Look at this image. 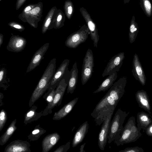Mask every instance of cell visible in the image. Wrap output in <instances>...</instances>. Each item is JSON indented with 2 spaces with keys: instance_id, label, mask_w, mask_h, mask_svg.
Here are the masks:
<instances>
[{
  "instance_id": "cell-4",
  "label": "cell",
  "mask_w": 152,
  "mask_h": 152,
  "mask_svg": "<svg viewBox=\"0 0 152 152\" xmlns=\"http://www.w3.org/2000/svg\"><path fill=\"white\" fill-rule=\"evenodd\" d=\"M129 113V112L127 113L118 109L115 114L109 128L107 137V142L109 144L119 139L124 129L123 125Z\"/></svg>"
},
{
  "instance_id": "cell-5",
  "label": "cell",
  "mask_w": 152,
  "mask_h": 152,
  "mask_svg": "<svg viewBox=\"0 0 152 152\" xmlns=\"http://www.w3.org/2000/svg\"><path fill=\"white\" fill-rule=\"evenodd\" d=\"M89 32L88 28L86 24L80 29L70 34L65 42L66 46L71 48H75L87 39Z\"/></svg>"
},
{
  "instance_id": "cell-39",
  "label": "cell",
  "mask_w": 152,
  "mask_h": 152,
  "mask_svg": "<svg viewBox=\"0 0 152 152\" xmlns=\"http://www.w3.org/2000/svg\"><path fill=\"white\" fill-rule=\"evenodd\" d=\"M32 7L31 6H29L26 7L24 10V12L25 13H29L32 8Z\"/></svg>"
},
{
  "instance_id": "cell-33",
  "label": "cell",
  "mask_w": 152,
  "mask_h": 152,
  "mask_svg": "<svg viewBox=\"0 0 152 152\" xmlns=\"http://www.w3.org/2000/svg\"><path fill=\"white\" fill-rule=\"evenodd\" d=\"M143 149L138 146L127 147L124 149L121 150L119 152H144Z\"/></svg>"
},
{
  "instance_id": "cell-19",
  "label": "cell",
  "mask_w": 152,
  "mask_h": 152,
  "mask_svg": "<svg viewBox=\"0 0 152 152\" xmlns=\"http://www.w3.org/2000/svg\"><path fill=\"white\" fill-rule=\"evenodd\" d=\"M78 100V98L76 97L64 105L58 111L54 113L53 119L59 120L65 117L72 110Z\"/></svg>"
},
{
  "instance_id": "cell-42",
  "label": "cell",
  "mask_w": 152,
  "mask_h": 152,
  "mask_svg": "<svg viewBox=\"0 0 152 152\" xmlns=\"http://www.w3.org/2000/svg\"><path fill=\"white\" fill-rule=\"evenodd\" d=\"M3 35L1 34H0V47L3 43Z\"/></svg>"
},
{
  "instance_id": "cell-29",
  "label": "cell",
  "mask_w": 152,
  "mask_h": 152,
  "mask_svg": "<svg viewBox=\"0 0 152 152\" xmlns=\"http://www.w3.org/2000/svg\"><path fill=\"white\" fill-rule=\"evenodd\" d=\"M7 71L5 68H2L0 70V87L4 90L7 89L9 86L8 82L6 78Z\"/></svg>"
},
{
  "instance_id": "cell-6",
  "label": "cell",
  "mask_w": 152,
  "mask_h": 152,
  "mask_svg": "<svg viewBox=\"0 0 152 152\" xmlns=\"http://www.w3.org/2000/svg\"><path fill=\"white\" fill-rule=\"evenodd\" d=\"M68 82L65 78H63L56 89V93L53 102L49 105H47L43 111V116H45L52 113V109L55 106L61 104L63 96L67 87Z\"/></svg>"
},
{
  "instance_id": "cell-40",
  "label": "cell",
  "mask_w": 152,
  "mask_h": 152,
  "mask_svg": "<svg viewBox=\"0 0 152 152\" xmlns=\"http://www.w3.org/2000/svg\"><path fill=\"white\" fill-rule=\"evenodd\" d=\"M86 143H85L82 145L80 146V151H79V152H85L86 151L84 150V148L85 147V146L86 145Z\"/></svg>"
},
{
  "instance_id": "cell-37",
  "label": "cell",
  "mask_w": 152,
  "mask_h": 152,
  "mask_svg": "<svg viewBox=\"0 0 152 152\" xmlns=\"http://www.w3.org/2000/svg\"><path fill=\"white\" fill-rule=\"evenodd\" d=\"M40 10V7H36L32 9L29 12V13L32 15H36L39 12Z\"/></svg>"
},
{
  "instance_id": "cell-25",
  "label": "cell",
  "mask_w": 152,
  "mask_h": 152,
  "mask_svg": "<svg viewBox=\"0 0 152 152\" xmlns=\"http://www.w3.org/2000/svg\"><path fill=\"white\" fill-rule=\"evenodd\" d=\"M138 31V24L135 21L134 16H133L131 21L129 33V42L131 44L134 42L135 41Z\"/></svg>"
},
{
  "instance_id": "cell-22",
  "label": "cell",
  "mask_w": 152,
  "mask_h": 152,
  "mask_svg": "<svg viewBox=\"0 0 152 152\" xmlns=\"http://www.w3.org/2000/svg\"><path fill=\"white\" fill-rule=\"evenodd\" d=\"M37 109V106L33 105L31 108L25 113L23 122L25 125L32 122L36 121L43 116V111L40 112H37L36 111Z\"/></svg>"
},
{
  "instance_id": "cell-28",
  "label": "cell",
  "mask_w": 152,
  "mask_h": 152,
  "mask_svg": "<svg viewBox=\"0 0 152 152\" xmlns=\"http://www.w3.org/2000/svg\"><path fill=\"white\" fill-rule=\"evenodd\" d=\"M64 8L66 16L68 19H70L73 15L74 10L72 2L69 0L66 1L65 2Z\"/></svg>"
},
{
  "instance_id": "cell-35",
  "label": "cell",
  "mask_w": 152,
  "mask_h": 152,
  "mask_svg": "<svg viewBox=\"0 0 152 152\" xmlns=\"http://www.w3.org/2000/svg\"><path fill=\"white\" fill-rule=\"evenodd\" d=\"M9 25L13 28L20 32L23 31L25 29L24 27L22 25L16 23L12 22L9 23Z\"/></svg>"
},
{
  "instance_id": "cell-3",
  "label": "cell",
  "mask_w": 152,
  "mask_h": 152,
  "mask_svg": "<svg viewBox=\"0 0 152 152\" xmlns=\"http://www.w3.org/2000/svg\"><path fill=\"white\" fill-rule=\"evenodd\" d=\"M136 125L135 117H130L124 127L119 139L114 142L117 146L136 141L142 135Z\"/></svg>"
},
{
  "instance_id": "cell-1",
  "label": "cell",
  "mask_w": 152,
  "mask_h": 152,
  "mask_svg": "<svg viewBox=\"0 0 152 152\" xmlns=\"http://www.w3.org/2000/svg\"><path fill=\"white\" fill-rule=\"evenodd\" d=\"M127 82L124 76L115 82L105 95L98 103L91 114L97 125L102 124L104 117L110 112L115 110L119 101L125 93Z\"/></svg>"
},
{
  "instance_id": "cell-30",
  "label": "cell",
  "mask_w": 152,
  "mask_h": 152,
  "mask_svg": "<svg viewBox=\"0 0 152 152\" xmlns=\"http://www.w3.org/2000/svg\"><path fill=\"white\" fill-rule=\"evenodd\" d=\"M48 91L44 95L43 98L45 99L48 105L50 104L53 101L56 93L55 88H49Z\"/></svg>"
},
{
  "instance_id": "cell-13",
  "label": "cell",
  "mask_w": 152,
  "mask_h": 152,
  "mask_svg": "<svg viewBox=\"0 0 152 152\" xmlns=\"http://www.w3.org/2000/svg\"><path fill=\"white\" fill-rule=\"evenodd\" d=\"M26 43V39L24 38L19 35H12L10 39L7 49L10 52H20L24 50Z\"/></svg>"
},
{
  "instance_id": "cell-17",
  "label": "cell",
  "mask_w": 152,
  "mask_h": 152,
  "mask_svg": "<svg viewBox=\"0 0 152 152\" xmlns=\"http://www.w3.org/2000/svg\"><path fill=\"white\" fill-rule=\"evenodd\" d=\"M60 138V135L57 132L47 135L42 142V152L49 151L57 143Z\"/></svg>"
},
{
  "instance_id": "cell-15",
  "label": "cell",
  "mask_w": 152,
  "mask_h": 152,
  "mask_svg": "<svg viewBox=\"0 0 152 152\" xmlns=\"http://www.w3.org/2000/svg\"><path fill=\"white\" fill-rule=\"evenodd\" d=\"M49 45V43H46L35 52L27 67L26 72L32 71L39 65L41 61L44 58V56Z\"/></svg>"
},
{
  "instance_id": "cell-8",
  "label": "cell",
  "mask_w": 152,
  "mask_h": 152,
  "mask_svg": "<svg viewBox=\"0 0 152 152\" xmlns=\"http://www.w3.org/2000/svg\"><path fill=\"white\" fill-rule=\"evenodd\" d=\"M69 60L64 59L56 71L50 82L48 88H55L63 78L69 80L70 76V71L68 69Z\"/></svg>"
},
{
  "instance_id": "cell-21",
  "label": "cell",
  "mask_w": 152,
  "mask_h": 152,
  "mask_svg": "<svg viewBox=\"0 0 152 152\" xmlns=\"http://www.w3.org/2000/svg\"><path fill=\"white\" fill-rule=\"evenodd\" d=\"M137 128L140 131L142 129L145 130L152 123V119L150 115L143 111L138 112L137 115Z\"/></svg>"
},
{
  "instance_id": "cell-36",
  "label": "cell",
  "mask_w": 152,
  "mask_h": 152,
  "mask_svg": "<svg viewBox=\"0 0 152 152\" xmlns=\"http://www.w3.org/2000/svg\"><path fill=\"white\" fill-rule=\"evenodd\" d=\"M145 130L147 135L152 137V123L150 124Z\"/></svg>"
},
{
  "instance_id": "cell-31",
  "label": "cell",
  "mask_w": 152,
  "mask_h": 152,
  "mask_svg": "<svg viewBox=\"0 0 152 152\" xmlns=\"http://www.w3.org/2000/svg\"><path fill=\"white\" fill-rule=\"evenodd\" d=\"M53 13V11H50L49 13V14L48 15V17L46 19L45 21L42 28V34L45 33L48 29Z\"/></svg>"
},
{
  "instance_id": "cell-7",
  "label": "cell",
  "mask_w": 152,
  "mask_h": 152,
  "mask_svg": "<svg viewBox=\"0 0 152 152\" xmlns=\"http://www.w3.org/2000/svg\"><path fill=\"white\" fill-rule=\"evenodd\" d=\"M94 66V57L92 50L88 49L83 59L81 71V80L84 85L92 76Z\"/></svg>"
},
{
  "instance_id": "cell-10",
  "label": "cell",
  "mask_w": 152,
  "mask_h": 152,
  "mask_svg": "<svg viewBox=\"0 0 152 152\" xmlns=\"http://www.w3.org/2000/svg\"><path fill=\"white\" fill-rule=\"evenodd\" d=\"M114 110L106 115L104 118L98 137V145L100 150H104L107 141L110 125Z\"/></svg>"
},
{
  "instance_id": "cell-23",
  "label": "cell",
  "mask_w": 152,
  "mask_h": 152,
  "mask_svg": "<svg viewBox=\"0 0 152 152\" xmlns=\"http://www.w3.org/2000/svg\"><path fill=\"white\" fill-rule=\"evenodd\" d=\"M117 72L109 75L101 83L97 90L93 93H96L101 91H105L110 88L114 84L117 77Z\"/></svg>"
},
{
  "instance_id": "cell-41",
  "label": "cell",
  "mask_w": 152,
  "mask_h": 152,
  "mask_svg": "<svg viewBox=\"0 0 152 152\" xmlns=\"http://www.w3.org/2000/svg\"><path fill=\"white\" fill-rule=\"evenodd\" d=\"M4 97V95L3 93H0V106H1L3 105V103L2 102V99Z\"/></svg>"
},
{
  "instance_id": "cell-12",
  "label": "cell",
  "mask_w": 152,
  "mask_h": 152,
  "mask_svg": "<svg viewBox=\"0 0 152 152\" xmlns=\"http://www.w3.org/2000/svg\"><path fill=\"white\" fill-rule=\"evenodd\" d=\"M132 75L136 80L142 85L145 84L146 77L143 67L137 54L135 53L132 61Z\"/></svg>"
},
{
  "instance_id": "cell-24",
  "label": "cell",
  "mask_w": 152,
  "mask_h": 152,
  "mask_svg": "<svg viewBox=\"0 0 152 152\" xmlns=\"http://www.w3.org/2000/svg\"><path fill=\"white\" fill-rule=\"evenodd\" d=\"M16 122V119L13 120L4 133L0 137V145L1 146L4 145L7 142L17 129V127L15 125Z\"/></svg>"
},
{
  "instance_id": "cell-43",
  "label": "cell",
  "mask_w": 152,
  "mask_h": 152,
  "mask_svg": "<svg viewBox=\"0 0 152 152\" xmlns=\"http://www.w3.org/2000/svg\"><path fill=\"white\" fill-rule=\"evenodd\" d=\"M130 0H124V3L126 4V3H129Z\"/></svg>"
},
{
  "instance_id": "cell-11",
  "label": "cell",
  "mask_w": 152,
  "mask_h": 152,
  "mask_svg": "<svg viewBox=\"0 0 152 152\" xmlns=\"http://www.w3.org/2000/svg\"><path fill=\"white\" fill-rule=\"evenodd\" d=\"M125 56L124 52H121L112 57L108 62L102 74L103 77L118 72L123 63Z\"/></svg>"
},
{
  "instance_id": "cell-16",
  "label": "cell",
  "mask_w": 152,
  "mask_h": 152,
  "mask_svg": "<svg viewBox=\"0 0 152 152\" xmlns=\"http://www.w3.org/2000/svg\"><path fill=\"white\" fill-rule=\"evenodd\" d=\"M135 98L139 107L152 115L150 101L146 91L143 90L137 91L135 94Z\"/></svg>"
},
{
  "instance_id": "cell-9",
  "label": "cell",
  "mask_w": 152,
  "mask_h": 152,
  "mask_svg": "<svg viewBox=\"0 0 152 152\" xmlns=\"http://www.w3.org/2000/svg\"><path fill=\"white\" fill-rule=\"evenodd\" d=\"M80 11L89 29V34L91 39L93 41L94 46L97 47V44L99 40L96 25L93 20L86 10L82 7L80 9Z\"/></svg>"
},
{
  "instance_id": "cell-26",
  "label": "cell",
  "mask_w": 152,
  "mask_h": 152,
  "mask_svg": "<svg viewBox=\"0 0 152 152\" xmlns=\"http://www.w3.org/2000/svg\"><path fill=\"white\" fill-rule=\"evenodd\" d=\"M46 132V130L41 127L39 124L35 127L33 130L28 136V139L30 141L37 140Z\"/></svg>"
},
{
  "instance_id": "cell-14",
  "label": "cell",
  "mask_w": 152,
  "mask_h": 152,
  "mask_svg": "<svg viewBox=\"0 0 152 152\" xmlns=\"http://www.w3.org/2000/svg\"><path fill=\"white\" fill-rule=\"evenodd\" d=\"M30 146V144L26 141L15 140L6 146L4 152H31Z\"/></svg>"
},
{
  "instance_id": "cell-18",
  "label": "cell",
  "mask_w": 152,
  "mask_h": 152,
  "mask_svg": "<svg viewBox=\"0 0 152 152\" xmlns=\"http://www.w3.org/2000/svg\"><path fill=\"white\" fill-rule=\"evenodd\" d=\"M89 124L87 121L83 123L78 129L74 136L72 141V147L75 148L83 140L88 129Z\"/></svg>"
},
{
  "instance_id": "cell-34",
  "label": "cell",
  "mask_w": 152,
  "mask_h": 152,
  "mask_svg": "<svg viewBox=\"0 0 152 152\" xmlns=\"http://www.w3.org/2000/svg\"><path fill=\"white\" fill-rule=\"evenodd\" d=\"M70 142H68L65 145H62L57 148L54 152H66L70 147Z\"/></svg>"
},
{
  "instance_id": "cell-2",
  "label": "cell",
  "mask_w": 152,
  "mask_h": 152,
  "mask_svg": "<svg viewBox=\"0 0 152 152\" xmlns=\"http://www.w3.org/2000/svg\"><path fill=\"white\" fill-rule=\"evenodd\" d=\"M56 58L52 59L39 81L31 97L29 106L31 107L47 90L56 71Z\"/></svg>"
},
{
  "instance_id": "cell-27",
  "label": "cell",
  "mask_w": 152,
  "mask_h": 152,
  "mask_svg": "<svg viewBox=\"0 0 152 152\" xmlns=\"http://www.w3.org/2000/svg\"><path fill=\"white\" fill-rule=\"evenodd\" d=\"M141 8L147 17H151L152 15V4L150 0H140Z\"/></svg>"
},
{
  "instance_id": "cell-20",
  "label": "cell",
  "mask_w": 152,
  "mask_h": 152,
  "mask_svg": "<svg viewBox=\"0 0 152 152\" xmlns=\"http://www.w3.org/2000/svg\"><path fill=\"white\" fill-rule=\"evenodd\" d=\"M70 72V76L68 83L67 93L68 94H72L76 88L77 82L78 69L76 62L74 64Z\"/></svg>"
},
{
  "instance_id": "cell-38",
  "label": "cell",
  "mask_w": 152,
  "mask_h": 152,
  "mask_svg": "<svg viewBox=\"0 0 152 152\" xmlns=\"http://www.w3.org/2000/svg\"><path fill=\"white\" fill-rule=\"evenodd\" d=\"M26 0H18L17 3L16 4V9L18 10L19 8L24 3Z\"/></svg>"
},
{
  "instance_id": "cell-32",
  "label": "cell",
  "mask_w": 152,
  "mask_h": 152,
  "mask_svg": "<svg viewBox=\"0 0 152 152\" xmlns=\"http://www.w3.org/2000/svg\"><path fill=\"white\" fill-rule=\"evenodd\" d=\"M7 119V113L4 110L2 109L0 113V132L3 128Z\"/></svg>"
}]
</instances>
